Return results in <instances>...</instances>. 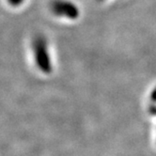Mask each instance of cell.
I'll list each match as a JSON object with an SVG mask.
<instances>
[{"label":"cell","instance_id":"cell-1","mask_svg":"<svg viewBox=\"0 0 156 156\" xmlns=\"http://www.w3.org/2000/svg\"><path fill=\"white\" fill-rule=\"evenodd\" d=\"M32 52L38 69L45 74L51 73L53 71V64L49 53L48 42L43 36L38 35L33 39Z\"/></svg>","mask_w":156,"mask_h":156},{"label":"cell","instance_id":"cell-2","mask_svg":"<svg viewBox=\"0 0 156 156\" xmlns=\"http://www.w3.org/2000/svg\"><path fill=\"white\" fill-rule=\"evenodd\" d=\"M51 12L58 17L75 20L80 15L77 5L70 0H54L50 5Z\"/></svg>","mask_w":156,"mask_h":156},{"label":"cell","instance_id":"cell-3","mask_svg":"<svg viewBox=\"0 0 156 156\" xmlns=\"http://www.w3.org/2000/svg\"><path fill=\"white\" fill-rule=\"evenodd\" d=\"M8 3L12 7H19L24 3L25 0H7Z\"/></svg>","mask_w":156,"mask_h":156}]
</instances>
